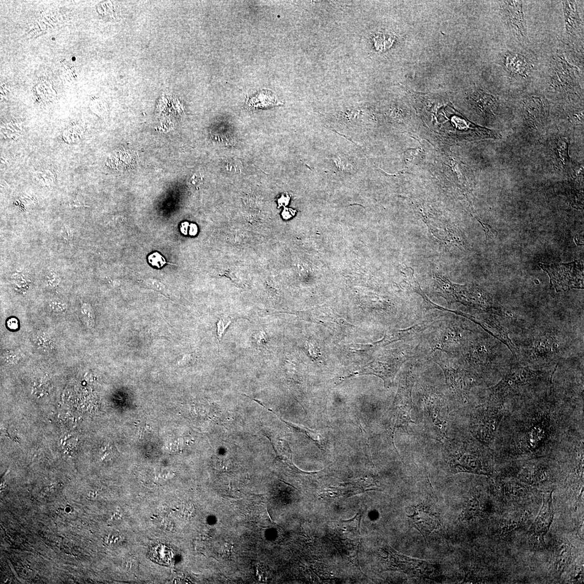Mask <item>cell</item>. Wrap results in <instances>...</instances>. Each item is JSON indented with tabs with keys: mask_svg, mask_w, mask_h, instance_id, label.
Masks as SVG:
<instances>
[{
	"mask_svg": "<svg viewBox=\"0 0 584 584\" xmlns=\"http://www.w3.org/2000/svg\"><path fill=\"white\" fill-rule=\"evenodd\" d=\"M87 326L89 328L93 327L95 324V315L93 308L88 304H84L81 308Z\"/></svg>",
	"mask_w": 584,
	"mask_h": 584,
	"instance_id": "17",
	"label": "cell"
},
{
	"mask_svg": "<svg viewBox=\"0 0 584 584\" xmlns=\"http://www.w3.org/2000/svg\"><path fill=\"white\" fill-rule=\"evenodd\" d=\"M529 516V512L527 510H525L522 514L520 519V524H524L526 522Z\"/></svg>",
	"mask_w": 584,
	"mask_h": 584,
	"instance_id": "27",
	"label": "cell"
},
{
	"mask_svg": "<svg viewBox=\"0 0 584 584\" xmlns=\"http://www.w3.org/2000/svg\"><path fill=\"white\" fill-rule=\"evenodd\" d=\"M571 553V549L569 545L564 544L560 546L557 554L556 562V569L559 573L563 571L569 562Z\"/></svg>",
	"mask_w": 584,
	"mask_h": 584,
	"instance_id": "16",
	"label": "cell"
},
{
	"mask_svg": "<svg viewBox=\"0 0 584 584\" xmlns=\"http://www.w3.org/2000/svg\"><path fill=\"white\" fill-rule=\"evenodd\" d=\"M578 69L566 60L561 54L552 59L550 69V83L552 88L558 91L575 88L580 83Z\"/></svg>",
	"mask_w": 584,
	"mask_h": 584,
	"instance_id": "6",
	"label": "cell"
},
{
	"mask_svg": "<svg viewBox=\"0 0 584 584\" xmlns=\"http://www.w3.org/2000/svg\"><path fill=\"white\" fill-rule=\"evenodd\" d=\"M282 104L272 91L262 90L254 96L247 100V106L251 110L269 107Z\"/></svg>",
	"mask_w": 584,
	"mask_h": 584,
	"instance_id": "14",
	"label": "cell"
},
{
	"mask_svg": "<svg viewBox=\"0 0 584 584\" xmlns=\"http://www.w3.org/2000/svg\"><path fill=\"white\" fill-rule=\"evenodd\" d=\"M144 283L146 286L147 287V288L149 289H153L163 293H165L166 292L165 285L158 280L155 279H148L146 280Z\"/></svg>",
	"mask_w": 584,
	"mask_h": 584,
	"instance_id": "21",
	"label": "cell"
},
{
	"mask_svg": "<svg viewBox=\"0 0 584 584\" xmlns=\"http://www.w3.org/2000/svg\"><path fill=\"white\" fill-rule=\"evenodd\" d=\"M446 441L443 452L453 472L484 474L483 465L478 457L466 453L459 441L449 438Z\"/></svg>",
	"mask_w": 584,
	"mask_h": 584,
	"instance_id": "5",
	"label": "cell"
},
{
	"mask_svg": "<svg viewBox=\"0 0 584 584\" xmlns=\"http://www.w3.org/2000/svg\"><path fill=\"white\" fill-rule=\"evenodd\" d=\"M8 327L10 329H16L18 328V322L15 318H11L7 322Z\"/></svg>",
	"mask_w": 584,
	"mask_h": 584,
	"instance_id": "26",
	"label": "cell"
},
{
	"mask_svg": "<svg viewBox=\"0 0 584 584\" xmlns=\"http://www.w3.org/2000/svg\"><path fill=\"white\" fill-rule=\"evenodd\" d=\"M562 4L567 34L569 35H575L580 30L582 25L577 2L573 1H562Z\"/></svg>",
	"mask_w": 584,
	"mask_h": 584,
	"instance_id": "12",
	"label": "cell"
},
{
	"mask_svg": "<svg viewBox=\"0 0 584 584\" xmlns=\"http://www.w3.org/2000/svg\"><path fill=\"white\" fill-rule=\"evenodd\" d=\"M435 280L438 293L444 297L448 304L458 302L482 311L492 307L482 292L475 287L454 284L441 275H438Z\"/></svg>",
	"mask_w": 584,
	"mask_h": 584,
	"instance_id": "3",
	"label": "cell"
},
{
	"mask_svg": "<svg viewBox=\"0 0 584 584\" xmlns=\"http://www.w3.org/2000/svg\"><path fill=\"white\" fill-rule=\"evenodd\" d=\"M523 114L526 121L533 126H538L548 118L547 102L542 97L532 96L523 103Z\"/></svg>",
	"mask_w": 584,
	"mask_h": 584,
	"instance_id": "9",
	"label": "cell"
},
{
	"mask_svg": "<svg viewBox=\"0 0 584 584\" xmlns=\"http://www.w3.org/2000/svg\"><path fill=\"white\" fill-rule=\"evenodd\" d=\"M419 346H403L398 349L385 350L373 359L369 364L350 376L374 375L383 381L386 387L393 385L394 379L400 368L410 358L420 356Z\"/></svg>",
	"mask_w": 584,
	"mask_h": 584,
	"instance_id": "1",
	"label": "cell"
},
{
	"mask_svg": "<svg viewBox=\"0 0 584 584\" xmlns=\"http://www.w3.org/2000/svg\"><path fill=\"white\" fill-rule=\"evenodd\" d=\"M148 262L153 267L160 268L167 263L163 256L158 252H154L148 256Z\"/></svg>",
	"mask_w": 584,
	"mask_h": 584,
	"instance_id": "18",
	"label": "cell"
},
{
	"mask_svg": "<svg viewBox=\"0 0 584 584\" xmlns=\"http://www.w3.org/2000/svg\"><path fill=\"white\" fill-rule=\"evenodd\" d=\"M106 542L108 544H115L120 542L121 540V535L118 533H112L108 535L106 537Z\"/></svg>",
	"mask_w": 584,
	"mask_h": 584,
	"instance_id": "25",
	"label": "cell"
},
{
	"mask_svg": "<svg viewBox=\"0 0 584 584\" xmlns=\"http://www.w3.org/2000/svg\"><path fill=\"white\" fill-rule=\"evenodd\" d=\"M500 10L508 28L519 40L528 42L527 25L522 1H500Z\"/></svg>",
	"mask_w": 584,
	"mask_h": 584,
	"instance_id": "7",
	"label": "cell"
},
{
	"mask_svg": "<svg viewBox=\"0 0 584 584\" xmlns=\"http://www.w3.org/2000/svg\"><path fill=\"white\" fill-rule=\"evenodd\" d=\"M198 227L196 225L191 224L189 225V234L190 235L194 236L197 234Z\"/></svg>",
	"mask_w": 584,
	"mask_h": 584,
	"instance_id": "28",
	"label": "cell"
},
{
	"mask_svg": "<svg viewBox=\"0 0 584 584\" xmlns=\"http://www.w3.org/2000/svg\"><path fill=\"white\" fill-rule=\"evenodd\" d=\"M569 147V142L566 139L560 138L557 141L555 147L556 157L564 166L569 164L570 161Z\"/></svg>",
	"mask_w": 584,
	"mask_h": 584,
	"instance_id": "15",
	"label": "cell"
},
{
	"mask_svg": "<svg viewBox=\"0 0 584 584\" xmlns=\"http://www.w3.org/2000/svg\"><path fill=\"white\" fill-rule=\"evenodd\" d=\"M409 518L416 528L423 534L431 533L439 526V519L435 514L423 506L416 507Z\"/></svg>",
	"mask_w": 584,
	"mask_h": 584,
	"instance_id": "11",
	"label": "cell"
},
{
	"mask_svg": "<svg viewBox=\"0 0 584 584\" xmlns=\"http://www.w3.org/2000/svg\"><path fill=\"white\" fill-rule=\"evenodd\" d=\"M414 372L413 365H410L400 378L396 396L389 412L392 435L397 429L407 430L409 425L414 423L411 418V410L413 405L412 389L416 380Z\"/></svg>",
	"mask_w": 584,
	"mask_h": 584,
	"instance_id": "2",
	"label": "cell"
},
{
	"mask_svg": "<svg viewBox=\"0 0 584 584\" xmlns=\"http://www.w3.org/2000/svg\"><path fill=\"white\" fill-rule=\"evenodd\" d=\"M70 234V233L69 232V229H68L67 227H65L62 232V236L65 240H68L70 239V236L71 235V234Z\"/></svg>",
	"mask_w": 584,
	"mask_h": 584,
	"instance_id": "30",
	"label": "cell"
},
{
	"mask_svg": "<svg viewBox=\"0 0 584 584\" xmlns=\"http://www.w3.org/2000/svg\"><path fill=\"white\" fill-rule=\"evenodd\" d=\"M231 321H226L225 319H220L217 324H216V326H217V333L219 341H220L222 337H223V335L225 331V329L228 327Z\"/></svg>",
	"mask_w": 584,
	"mask_h": 584,
	"instance_id": "23",
	"label": "cell"
},
{
	"mask_svg": "<svg viewBox=\"0 0 584 584\" xmlns=\"http://www.w3.org/2000/svg\"><path fill=\"white\" fill-rule=\"evenodd\" d=\"M50 307L54 312L63 313L67 309V305L65 302L60 300H53L51 302Z\"/></svg>",
	"mask_w": 584,
	"mask_h": 584,
	"instance_id": "22",
	"label": "cell"
},
{
	"mask_svg": "<svg viewBox=\"0 0 584 584\" xmlns=\"http://www.w3.org/2000/svg\"><path fill=\"white\" fill-rule=\"evenodd\" d=\"M472 99L481 112L486 115L495 116L499 110V104L495 97L483 91L475 92Z\"/></svg>",
	"mask_w": 584,
	"mask_h": 584,
	"instance_id": "13",
	"label": "cell"
},
{
	"mask_svg": "<svg viewBox=\"0 0 584 584\" xmlns=\"http://www.w3.org/2000/svg\"><path fill=\"white\" fill-rule=\"evenodd\" d=\"M479 510V502L477 499L473 497L468 501L465 513L468 518H471L478 512Z\"/></svg>",
	"mask_w": 584,
	"mask_h": 584,
	"instance_id": "19",
	"label": "cell"
},
{
	"mask_svg": "<svg viewBox=\"0 0 584 584\" xmlns=\"http://www.w3.org/2000/svg\"><path fill=\"white\" fill-rule=\"evenodd\" d=\"M20 356L13 351H9L4 354V360L8 364H15L20 360Z\"/></svg>",
	"mask_w": 584,
	"mask_h": 584,
	"instance_id": "24",
	"label": "cell"
},
{
	"mask_svg": "<svg viewBox=\"0 0 584 584\" xmlns=\"http://www.w3.org/2000/svg\"><path fill=\"white\" fill-rule=\"evenodd\" d=\"M502 62L508 73L522 78H527L532 68L526 56L518 52L508 51L504 53Z\"/></svg>",
	"mask_w": 584,
	"mask_h": 584,
	"instance_id": "10",
	"label": "cell"
},
{
	"mask_svg": "<svg viewBox=\"0 0 584 584\" xmlns=\"http://www.w3.org/2000/svg\"><path fill=\"white\" fill-rule=\"evenodd\" d=\"M553 492L548 496H544L542 508L532 526L529 528L535 537L543 542L545 535L547 533L554 518V507L553 504Z\"/></svg>",
	"mask_w": 584,
	"mask_h": 584,
	"instance_id": "8",
	"label": "cell"
},
{
	"mask_svg": "<svg viewBox=\"0 0 584 584\" xmlns=\"http://www.w3.org/2000/svg\"><path fill=\"white\" fill-rule=\"evenodd\" d=\"M425 425L435 439H448V412L445 400L436 393L430 391L424 396Z\"/></svg>",
	"mask_w": 584,
	"mask_h": 584,
	"instance_id": "4",
	"label": "cell"
},
{
	"mask_svg": "<svg viewBox=\"0 0 584 584\" xmlns=\"http://www.w3.org/2000/svg\"><path fill=\"white\" fill-rule=\"evenodd\" d=\"M49 388H50V382L47 381L46 379L41 378L35 383L33 389L36 394H38L41 396V395L46 394Z\"/></svg>",
	"mask_w": 584,
	"mask_h": 584,
	"instance_id": "20",
	"label": "cell"
},
{
	"mask_svg": "<svg viewBox=\"0 0 584 584\" xmlns=\"http://www.w3.org/2000/svg\"><path fill=\"white\" fill-rule=\"evenodd\" d=\"M189 228V225L187 222H185L181 224V231L183 234L187 235L188 229Z\"/></svg>",
	"mask_w": 584,
	"mask_h": 584,
	"instance_id": "29",
	"label": "cell"
}]
</instances>
